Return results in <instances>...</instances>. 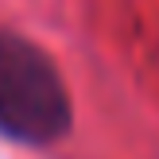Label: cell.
Returning <instances> with one entry per match:
<instances>
[{"label":"cell","instance_id":"obj_1","mask_svg":"<svg viewBox=\"0 0 159 159\" xmlns=\"http://www.w3.org/2000/svg\"><path fill=\"white\" fill-rule=\"evenodd\" d=\"M70 124L74 105L54 58L27 35L0 27V140L51 148Z\"/></svg>","mask_w":159,"mask_h":159}]
</instances>
